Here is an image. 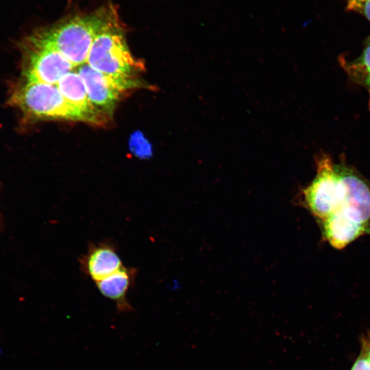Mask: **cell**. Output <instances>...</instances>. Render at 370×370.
<instances>
[{
	"mask_svg": "<svg viewBox=\"0 0 370 370\" xmlns=\"http://www.w3.org/2000/svg\"><path fill=\"white\" fill-rule=\"evenodd\" d=\"M56 86L65 99L83 114L86 123L96 125L108 123L109 119L90 103L83 79L76 70L64 75Z\"/></svg>",
	"mask_w": 370,
	"mask_h": 370,
	"instance_id": "cell-9",
	"label": "cell"
},
{
	"mask_svg": "<svg viewBox=\"0 0 370 370\" xmlns=\"http://www.w3.org/2000/svg\"><path fill=\"white\" fill-rule=\"evenodd\" d=\"M335 166L344 188L342 204L336 211L370 227V182L343 161Z\"/></svg>",
	"mask_w": 370,
	"mask_h": 370,
	"instance_id": "cell-7",
	"label": "cell"
},
{
	"mask_svg": "<svg viewBox=\"0 0 370 370\" xmlns=\"http://www.w3.org/2000/svg\"><path fill=\"white\" fill-rule=\"evenodd\" d=\"M317 174L302 190V203L318 222L337 210L344 197L343 184L335 164L327 154L316 159Z\"/></svg>",
	"mask_w": 370,
	"mask_h": 370,
	"instance_id": "cell-4",
	"label": "cell"
},
{
	"mask_svg": "<svg viewBox=\"0 0 370 370\" xmlns=\"http://www.w3.org/2000/svg\"><path fill=\"white\" fill-rule=\"evenodd\" d=\"M130 146L132 151L138 157L146 158L151 155V145L140 133L131 136Z\"/></svg>",
	"mask_w": 370,
	"mask_h": 370,
	"instance_id": "cell-13",
	"label": "cell"
},
{
	"mask_svg": "<svg viewBox=\"0 0 370 370\" xmlns=\"http://www.w3.org/2000/svg\"><path fill=\"white\" fill-rule=\"evenodd\" d=\"M76 71L83 79L90 103L108 119L126 92L143 85L139 79H121L106 75L87 63L77 66Z\"/></svg>",
	"mask_w": 370,
	"mask_h": 370,
	"instance_id": "cell-6",
	"label": "cell"
},
{
	"mask_svg": "<svg viewBox=\"0 0 370 370\" xmlns=\"http://www.w3.org/2000/svg\"><path fill=\"white\" fill-rule=\"evenodd\" d=\"M79 262L81 271L95 282L123 267L116 245L111 240L90 243Z\"/></svg>",
	"mask_w": 370,
	"mask_h": 370,
	"instance_id": "cell-8",
	"label": "cell"
},
{
	"mask_svg": "<svg viewBox=\"0 0 370 370\" xmlns=\"http://www.w3.org/2000/svg\"><path fill=\"white\" fill-rule=\"evenodd\" d=\"M114 7L61 20L39 33L75 67L86 63L92 42Z\"/></svg>",
	"mask_w": 370,
	"mask_h": 370,
	"instance_id": "cell-2",
	"label": "cell"
},
{
	"mask_svg": "<svg viewBox=\"0 0 370 370\" xmlns=\"http://www.w3.org/2000/svg\"><path fill=\"white\" fill-rule=\"evenodd\" d=\"M346 8L362 14L370 21V0H347Z\"/></svg>",
	"mask_w": 370,
	"mask_h": 370,
	"instance_id": "cell-14",
	"label": "cell"
},
{
	"mask_svg": "<svg viewBox=\"0 0 370 370\" xmlns=\"http://www.w3.org/2000/svg\"><path fill=\"white\" fill-rule=\"evenodd\" d=\"M22 47L23 75L27 81L56 84L64 75L76 68L38 31L26 38Z\"/></svg>",
	"mask_w": 370,
	"mask_h": 370,
	"instance_id": "cell-5",
	"label": "cell"
},
{
	"mask_svg": "<svg viewBox=\"0 0 370 370\" xmlns=\"http://www.w3.org/2000/svg\"><path fill=\"white\" fill-rule=\"evenodd\" d=\"M0 226H1V220H0Z\"/></svg>",
	"mask_w": 370,
	"mask_h": 370,
	"instance_id": "cell-18",
	"label": "cell"
},
{
	"mask_svg": "<svg viewBox=\"0 0 370 370\" xmlns=\"http://www.w3.org/2000/svg\"><path fill=\"white\" fill-rule=\"evenodd\" d=\"M10 101L29 118L86 123L83 114L65 99L56 84L25 80L14 90Z\"/></svg>",
	"mask_w": 370,
	"mask_h": 370,
	"instance_id": "cell-3",
	"label": "cell"
},
{
	"mask_svg": "<svg viewBox=\"0 0 370 370\" xmlns=\"http://www.w3.org/2000/svg\"><path fill=\"white\" fill-rule=\"evenodd\" d=\"M86 63L93 69L121 79H135L144 69L127 46L125 29L114 8L90 47Z\"/></svg>",
	"mask_w": 370,
	"mask_h": 370,
	"instance_id": "cell-1",
	"label": "cell"
},
{
	"mask_svg": "<svg viewBox=\"0 0 370 370\" xmlns=\"http://www.w3.org/2000/svg\"><path fill=\"white\" fill-rule=\"evenodd\" d=\"M323 238L334 248L342 249L365 234L370 227L358 223L336 211L319 222Z\"/></svg>",
	"mask_w": 370,
	"mask_h": 370,
	"instance_id": "cell-10",
	"label": "cell"
},
{
	"mask_svg": "<svg viewBox=\"0 0 370 370\" xmlns=\"http://www.w3.org/2000/svg\"><path fill=\"white\" fill-rule=\"evenodd\" d=\"M361 353H362L370 362V332L365 334L361 338Z\"/></svg>",
	"mask_w": 370,
	"mask_h": 370,
	"instance_id": "cell-16",
	"label": "cell"
},
{
	"mask_svg": "<svg viewBox=\"0 0 370 370\" xmlns=\"http://www.w3.org/2000/svg\"><path fill=\"white\" fill-rule=\"evenodd\" d=\"M137 271L135 268L122 267L112 274L96 282L99 292L112 300L120 312L134 310L127 299L130 288L134 286Z\"/></svg>",
	"mask_w": 370,
	"mask_h": 370,
	"instance_id": "cell-11",
	"label": "cell"
},
{
	"mask_svg": "<svg viewBox=\"0 0 370 370\" xmlns=\"http://www.w3.org/2000/svg\"><path fill=\"white\" fill-rule=\"evenodd\" d=\"M367 44H370V36L368 38Z\"/></svg>",
	"mask_w": 370,
	"mask_h": 370,
	"instance_id": "cell-17",
	"label": "cell"
},
{
	"mask_svg": "<svg viewBox=\"0 0 370 370\" xmlns=\"http://www.w3.org/2000/svg\"><path fill=\"white\" fill-rule=\"evenodd\" d=\"M341 64L354 82L367 90L370 107V44L367 45L358 58L354 61H347L341 58Z\"/></svg>",
	"mask_w": 370,
	"mask_h": 370,
	"instance_id": "cell-12",
	"label": "cell"
},
{
	"mask_svg": "<svg viewBox=\"0 0 370 370\" xmlns=\"http://www.w3.org/2000/svg\"><path fill=\"white\" fill-rule=\"evenodd\" d=\"M350 370H370V362L367 358L360 352V356L356 360Z\"/></svg>",
	"mask_w": 370,
	"mask_h": 370,
	"instance_id": "cell-15",
	"label": "cell"
}]
</instances>
